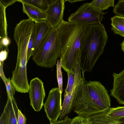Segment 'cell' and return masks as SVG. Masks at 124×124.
I'll return each mask as SVG.
<instances>
[{"mask_svg":"<svg viewBox=\"0 0 124 124\" xmlns=\"http://www.w3.org/2000/svg\"><path fill=\"white\" fill-rule=\"evenodd\" d=\"M87 26L63 20L57 27L61 45L62 68L67 73L73 71L79 60L82 40Z\"/></svg>","mask_w":124,"mask_h":124,"instance_id":"obj_1","label":"cell"},{"mask_svg":"<svg viewBox=\"0 0 124 124\" xmlns=\"http://www.w3.org/2000/svg\"><path fill=\"white\" fill-rule=\"evenodd\" d=\"M108 36L104 25L101 24L87 26L82 38L79 56L82 74L91 72L104 52Z\"/></svg>","mask_w":124,"mask_h":124,"instance_id":"obj_2","label":"cell"},{"mask_svg":"<svg viewBox=\"0 0 124 124\" xmlns=\"http://www.w3.org/2000/svg\"><path fill=\"white\" fill-rule=\"evenodd\" d=\"M85 89L76 102L73 110L78 116L85 118L111 108V100L108 91L99 81H89Z\"/></svg>","mask_w":124,"mask_h":124,"instance_id":"obj_3","label":"cell"},{"mask_svg":"<svg viewBox=\"0 0 124 124\" xmlns=\"http://www.w3.org/2000/svg\"><path fill=\"white\" fill-rule=\"evenodd\" d=\"M61 45L57 28H51L46 38L32 56L38 66L46 68L53 67L60 57Z\"/></svg>","mask_w":124,"mask_h":124,"instance_id":"obj_4","label":"cell"},{"mask_svg":"<svg viewBox=\"0 0 124 124\" xmlns=\"http://www.w3.org/2000/svg\"><path fill=\"white\" fill-rule=\"evenodd\" d=\"M74 71L75 75L74 85L70 92L64 95V99L59 120H63L67 115L73 110L76 101L83 91L86 82L84 76L82 75L79 62L76 66Z\"/></svg>","mask_w":124,"mask_h":124,"instance_id":"obj_5","label":"cell"},{"mask_svg":"<svg viewBox=\"0 0 124 124\" xmlns=\"http://www.w3.org/2000/svg\"><path fill=\"white\" fill-rule=\"evenodd\" d=\"M103 12L93 8L90 3H85L79 7L68 18L69 22L83 24L87 25L101 23L104 18Z\"/></svg>","mask_w":124,"mask_h":124,"instance_id":"obj_6","label":"cell"},{"mask_svg":"<svg viewBox=\"0 0 124 124\" xmlns=\"http://www.w3.org/2000/svg\"><path fill=\"white\" fill-rule=\"evenodd\" d=\"M35 22L28 19L21 21L14 29L13 38L18 48V52L27 53L31 37L34 31Z\"/></svg>","mask_w":124,"mask_h":124,"instance_id":"obj_7","label":"cell"},{"mask_svg":"<svg viewBox=\"0 0 124 124\" xmlns=\"http://www.w3.org/2000/svg\"><path fill=\"white\" fill-rule=\"evenodd\" d=\"M43 105L50 123L57 121L62 109V97L58 87L53 88L50 91Z\"/></svg>","mask_w":124,"mask_h":124,"instance_id":"obj_8","label":"cell"},{"mask_svg":"<svg viewBox=\"0 0 124 124\" xmlns=\"http://www.w3.org/2000/svg\"><path fill=\"white\" fill-rule=\"evenodd\" d=\"M28 92L31 105L35 111H40L44 105L43 101L45 96L43 82L38 77L31 80L29 84Z\"/></svg>","mask_w":124,"mask_h":124,"instance_id":"obj_9","label":"cell"},{"mask_svg":"<svg viewBox=\"0 0 124 124\" xmlns=\"http://www.w3.org/2000/svg\"><path fill=\"white\" fill-rule=\"evenodd\" d=\"M65 2L64 0H55L45 12L46 20L51 28H57L63 20Z\"/></svg>","mask_w":124,"mask_h":124,"instance_id":"obj_10","label":"cell"},{"mask_svg":"<svg viewBox=\"0 0 124 124\" xmlns=\"http://www.w3.org/2000/svg\"><path fill=\"white\" fill-rule=\"evenodd\" d=\"M113 88L110 95L120 104L124 105V69L118 74L114 72Z\"/></svg>","mask_w":124,"mask_h":124,"instance_id":"obj_11","label":"cell"},{"mask_svg":"<svg viewBox=\"0 0 124 124\" xmlns=\"http://www.w3.org/2000/svg\"><path fill=\"white\" fill-rule=\"evenodd\" d=\"M51 28L45 20L35 23V34L32 56L47 36Z\"/></svg>","mask_w":124,"mask_h":124,"instance_id":"obj_12","label":"cell"},{"mask_svg":"<svg viewBox=\"0 0 124 124\" xmlns=\"http://www.w3.org/2000/svg\"><path fill=\"white\" fill-rule=\"evenodd\" d=\"M103 112L85 118V124H120L117 119L112 118Z\"/></svg>","mask_w":124,"mask_h":124,"instance_id":"obj_13","label":"cell"},{"mask_svg":"<svg viewBox=\"0 0 124 124\" xmlns=\"http://www.w3.org/2000/svg\"><path fill=\"white\" fill-rule=\"evenodd\" d=\"M23 12L26 14L29 18L37 23L46 19L45 12L29 4L21 2Z\"/></svg>","mask_w":124,"mask_h":124,"instance_id":"obj_14","label":"cell"},{"mask_svg":"<svg viewBox=\"0 0 124 124\" xmlns=\"http://www.w3.org/2000/svg\"><path fill=\"white\" fill-rule=\"evenodd\" d=\"M8 105L7 124H17L18 111L19 109L14 97H8L7 102Z\"/></svg>","mask_w":124,"mask_h":124,"instance_id":"obj_15","label":"cell"},{"mask_svg":"<svg viewBox=\"0 0 124 124\" xmlns=\"http://www.w3.org/2000/svg\"><path fill=\"white\" fill-rule=\"evenodd\" d=\"M111 19V30L115 34L124 37V17L116 15Z\"/></svg>","mask_w":124,"mask_h":124,"instance_id":"obj_16","label":"cell"},{"mask_svg":"<svg viewBox=\"0 0 124 124\" xmlns=\"http://www.w3.org/2000/svg\"><path fill=\"white\" fill-rule=\"evenodd\" d=\"M55 0H18V2H23L32 5L45 12L49 6Z\"/></svg>","mask_w":124,"mask_h":124,"instance_id":"obj_17","label":"cell"},{"mask_svg":"<svg viewBox=\"0 0 124 124\" xmlns=\"http://www.w3.org/2000/svg\"><path fill=\"white\" fill-rule=\"evenodd\" d=\"M6 8L0 3V40L8 37L7 31V24L6 10Z\"/></svg>","mask_w":124,"mask_h":124,"instance_id":"obj_18","label":"cell"},{"mask_svg":"<svg viewBox=\"0 0 124 124\" xmlns=\"http://www.w3.org/2000/svg\"><path fill=\"white\" fill-rule=\"evenodd\" d=\"M114 0H94L90 3L93 8L102 11L108 10L109 7H114Z\"/></svg>","mask_w":124,"mask_h":124,"instance_id":"obj_19","label":"cell"},{"mask_svg":"<svg viewBox=\"0 0 124 124\" xmlns=\"http://www.w3.org/2000/svg\"><path fill=\"white\" fill-rule=\"evenodd\" d=\"M107 115L114 119H118L124 117V107L111 108L107 113Z\"/></svg>","mask_w":124,"mask_h":124,"instance_id":"obj_20","label":"cell"},{"mask_svg":"<svg viewBox=\"0 0 124 124\" xmlns=\"http://www.w3.org/2000/svg\"><path fill=\"white\" fill-rule=\"evenodd\" d=\"M56 65V75L57 81L61 96L62 97V93L63 92V89L62 76L61 70L62 60L58 59Z\"/></svg>","mask_w":124,"mask_h":124,"instance_id":"obj_21","label":"cell"},{"mask_svg":"<svg viewBox=\"0 0 124 124\" xmlns=\"http://www.w3.org/2000/svg\"><path fill=\"white\" fill-rule=\"evenodd\" d=\"M68 81L65 90L64 95L68 94L71 91L74 85V81L75 75L73 71L67 73Z\"/></svg>","mask_w":124,"mask_h":124,"instance_id":"obj_22","label":"cell"},{"mask_svg":"<svg viewBox=\"0 0 124 124\" xmlns=\"http://www.w3.org/2000/svg\"><path fill=\"white\" fill-rule=\"evenodd\" d=\"M113 12L116 15L124 17V0H119L113 7Z\"/></svg>","mask_w":124,"mask_h":124,"instance_id":"obj_23","label":"cell"},{"mask_svg":"<svg viewBox=\"0 0 124 124\" xmlns=\"http://www.w3.org/2000/svg\"><path fill=\"white\" fill-rule=\"evenodd\" d=\"M6 86L8 97L13 98L15 94V90L12 84L10 78H6L3 81Z\"/></svg>","mask_w":124,"mask_h":124,"instance_id":"obj_24","label":"cell"},{"mask_svg":"<svg viewBox=\"0 0 124 124\" xmlns=\"http://www.w3.org/2000/svg\"><path fill=\"white\" fill-rule=\"evenodd\" d=\"M35 34V26L34 31L31 37L28 46L27 61L28 62L30 57L32 56V49L33 48Z\"/></svg>","mask_w":124,"mask_h":124,"instance_id":"obj_25","label":"cell"},{"mask_svg":"<svg viewBox=\"0 0 124 124\" xmlns=\"http://www.w3.org/2000/svg\"><path fill=\"white\" fill-rule=\"evenodd\" d=\"M8 106L7 103L0 118V124H7Z\"/></svg>","mask_w":124,"mask_h":124,"instance_id":"obj_26","label":"cell"},{"mask_svg":"<svg viewBox=\"0 0 124 124\" xmlns=\"http://www.w3.org/2000/svg\"><path fill=\"white\" fill-rule=\"evenodd\" d=\"M26 121V119L25 116L19 109L18 111L17 124H25Z\"/></svg>","mask_w":124,"mask_h":124,"instance_id":"obj_27","label":"cell"},{"mask_svg":"<svg viewBox=\"0 0 124 124\" xmlns=\"http://www.w3.org/2000/svg\"><path fill=\"white\" fill-rule=\"evenodd\" d=\"M72 120V119L69 117L68 116H67L63 120H58L56 122L51 123L50 124H70Z\"/></svg>","mask_w":124,"mask_h":124,"instance_id":"obj_28","label":"cell"},{"mask_svg":"<svg viewBox=\"0 0 124 124\" xmlns=\"http://www.w3.org/2000/svg\"><path fill=\"white\" fill-rule=\"evenodd\" d=\"M85 118L78 116L72 119L70 124H84Z\"/></svg>","mask_w":124,"mask_h":124,"instance_id":"obj_29","label":"cell"},{"mask_svg":"<svg viewBox=\"0 0 124 124\" xmlns=\"http://www.w3.org/2000/svg\"><path fill=\"white\" fill-rule=\"evenodd\" d=\"M9 51L6 49L0 51V62H4L7 59Z\"/></svg>","mask_w":124,"mask_h":124,"instance_id":"obj_30","label":"cell"},{"mask_svg":"<svg viewBox=\"0 0 124 124\" xmlns=\"http://www.w3.org/2000/svg\"><path fill=\"white\" fill-rule=\"evenodd\" d=\"M18 0H0V3H1L4 6L7 8L8 6L14 4L16 1H17Z\"/></svg>","mask_w":124,"mask_h":124,"instance_id":"obj_31","label":"cell"},{"mask_svg":"<svg viewBox=\"0 0 124 124\" xmlns=\"http://www.w3.org/2000/svg\"><path fill=\"white\" fill-rule=\"evenodd\" d=\"M0 77L2 79L3 81H4L6 78L5 77L3 69V65L4 62H0Z\"/></svg>","mask_w":124,"mask_h":124,"instance_id":"obj_32","label":"cell"},{"mask_svg":"<svg viewBox=\"0 0 124 124\" xmlns=\"http://www.w3.org/2000/svg\"><path fill=\"white\" fill-rule=\"evenodd\" d=\"M84 0H65V2L66 1H68L69 2L71 3H73L75 2H77L78 1H84Z\"/></svg>","mask_w":124,"mask_h":124,"instance_id":"obj_33","label":"cell"},{"mask_svg":"<svg viewBox=\"0 0 124 124\" xmlns=\"http://www.w3.org/2000/svg\"><path fill=\"white\" fill-rule=\"evenodd\" d=\"M120 124H124V117L117 119Z\"/></svg>","mask_w":124,"mask_h":124,"instance_id":"obj_34","label":"cell"},{"mask_svg":"<svg viewBox=\"0 0 124 124\" xmlns=\"http://www.w3.org/2000/svg\"><path fill=\"white\" fill-rule=\"evenodd\" d=\"M122 50L124 52V40H123L120 44Z\"/></svg>","mask_w":124,"mask_h":124,"instance_id":"obj_35","label":"cell"},{"mask_svg":"<svg viewBox=\"0 0 124 124\" xmlns=\"http://www.w3.org/2000/svg\"></svg>","mask_w":124,"mask_h":124,"instance_id":"obj_36","label":"cell"}]
</instances>
